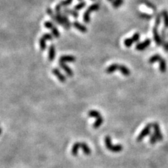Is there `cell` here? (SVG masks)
I'll use <instances>...</instances> for the list:
<instances>
[{
    "label": "cell",
    "instance_id": "obj_11",
    "mask_svg": "<svg viewBox=\"0 0 168 168\" xmlns=\"http://www.w3.org/2000/svg\"><path fill=\"white\" fill-rule=\"evenodd\" d=\"M151 39H146L144 41H142V42L137 43V44L136 45L135 49H136V50H137V51H144V49H147V48H148L149 46L151 45Z\"/></svg>",
    "mask_w": 168,
    "mask_h": 168
},
{
    "label": "cell",
    "instance_id": "obj_10",
    "mask_svg": "<svg viewBox=\"0 0 168 168\" xmlns=\"http://www.w3.org/2000/svg\"><path fill=\"white\" fill-rule=\"evenodd\" d=\"M157 27H153V39L155 42L157 46H161L162 45V39H161V36L159 34L158 30Z\"/></svg>",
    "mask_w": 168,
    "mask_h": 168
},
{
    "label": "cell",
    "instance_id": "obj_34",
    "mask_svg": "<svg viewBox=\"0 0 168 168\" xmlns=\"http://www.w3.org/2000/svg\"><path fill=\"white\" fill-rule=\"evenodd\" d=\"M91 1H94V0H91Z\"/></svg>",
    "mask_w": 168,
    "mask_h": 168
},
{
    "label": "cell",
    "instance_id": "obj_4",
    "mask_svg": "<svg viewBox=\"0 0 168 168\" xmlns=\"http://www.w3.org/2000/svg\"><path fill=\"white\" fill-rule=\"evenodd\" d=\"M105 146L108 150L113 153H119L123 150V146L121 144L114 145L111 143V139L109 136H107L105 138Z\"/></svg>",
    "mask_w": 168,
    "mask_h": 168
},
{
    "label": "cell",
    "instance_id": "obj_27",
    "mask_svg": "<svg viewBox=\"0 0 168 168\" xmlns=\"http://www.w3.org/2000/svg\"><path fill=\"white\" fill-rule=\"evenodd\" d=\"M86 6V1H81L80 3H78V4H76L74 7V10L76 11H79V10L82 9L83 8H84Z\"/></svg>",
    "mask_w": 168,
    "mask_h": 168
},
{
    "label": "cell",
    "instance_id": "obj_14",
    "mask_svg": "<svg viewBox=\"0 0 168 168\" xmlns=\"http://www.w3.org/2000/svg\"><path fill=\"white\" fill-rule=\"evenodd\" d=\"M76 61V57L73 55H63L60 57L59 62L60 63H74Z\"/></svg>",
    "mask_w": 168,
    "mask_h": 168
},
{
    "label": "cell",
    "instance_id": "obj_26",
    "mask_svg": "<svg viewBox=\"0 0 168 168\" xmlns=\"http://www.w3.org/2000/svg\"><path fill=\"white\" fill-rule=\"evenodd\" d=\"M149 136H150V138H149V142H150L151 144H154L158 142V140L156 135L154 134V132L149 134Z\"/></svg>",
    "mask_w": 168,
    "mask_h": 168
},
{
    "label": "cell",
    "instance_id": "obj_21",
    "mask_svg": "<svg viewBox=\"0 0 168 168\" xmlns=\"http://www.w3.org/2000/svg\"><path fill=\"white\" fill-rule=\"evenodd\" d=\"M161 14L164 20V26H165V28H168V11L167 10H163V11H162Z\"/></svg>",
    "mask_w": 168,
    "mask_h": 168
},
{
    "label": "cell",
    "instance_id": "obj_19",
    "mask_svg": "<svg viewBox=\"0 0 168 168\" xmlns=\"http://www.w3.org/2000/svg\"><path fill=\"white\" fill-rule=\"evenodd\" d=\"M140 2L143 4H144L146 7L149 8V9H152L153 11H156V9H157L156 7H155V6L153 4L152 2H151L150 1H149V0H140Z\"/></svg>",
    "mask_w": 168,
    "mask_h": 168
},
{
    "label": "cell",
    "instance_id": "obj_5",
    "mask_svg": "<svg viewBox=\"0 0 168 168\" xmlns=\"http://www.w3.org/2000/svg\"><path fill=\"white\" fill-rule=\"evenodd\" d=\"M99 9V4H93L91 6H90L88 8V9L86 10V12L84 13V16H83V20H84V22L86 23H89L90 22V13H92L93 11H96Z\"/></svg>",
    "mask_w": 168,
    "mask_h": 168
},
{
    "label": "cell",
    "instance_id": "obj_17",
    "mask_svg": "<svg viewBox=\"0 0 168 168\" xmlns=\"http://www.w3.org/2000/svg\"><path fill=\"white\" fill-rule=\"evenodd\" d=\"M63 12L66 14H67V15L73 16L74 18H77L78 16H79V13H78L76 10L69 9V8H65V9H63Z\"/></svg>",
    "mask_w": 168,
    "mask_h": 168
},
{
    "label": "cell",
    "instance_id": "obj_7",
    "mask_svg": "<svg viewBox=\"0 0 168 168\" xmlns=\"http://www.w3.org/2000/svg\"><path fill=\"white\" fill-rule=\"evenodd\" d=\"M151 128H153V124H151V123L147 124V125L144 128V129L142 130V132H140V134L138 135L137 138V141L138 142H142V141L143 140V139H144V137H146V136L149 135V134H150V132H151Z\"/></svg>",
    "mask_w": 168,
    "mask_h": 168
},
{
    "label": "cell",
    "instance_id": "obj_20",
    "mask_svg": "<svg viewBox=\"0 0 168 168\" xmlns=\"http://www.w3.org/2000/svg\"><path fill=\"white\" fill-rule=\"evenodd\" d=\"M159 68L160 71H161L162 73H164V72H165L166 70H167V64H166V61L164 58H161V60L159 61Z\"/></svg>",
    "mask_w": 168,
    "mask_h": 168
},
{
    "label": "cell",
    "instance_id": "obj_6",
    "mask_svg": "<svg viewBox=\"0 0 168 168\" xmlns=\"http://www.w3.org/2000/svg\"><path fill=\"white\" fill-rule=\"evenodd\" d=\"M53 35L50 33H46L39 39V46L41 51H44L46 49V41L53 40Z\"/></svg>",
    "mask_w": 168,
    "mask_h": 168
},
{
    "label": "cell",
    "instance_id": "obj_13",
    "mask_svg": "<svg viewBox=\"0 0 168 168\" xmlns=\"http://www.w3.org/2000/svg\"><path fill=\"white\" fill-rule=\"evenodd\" d=\"M52 73H53V75H55L56 77L57 78V79L62 83L65 82L66 80H67L66 76L64 75L63 74H62L61 72L57 68H54V69L52 70Z\"/></svg>",
    "mask_w": 168,
    "mask_h": 168
},
{
    "label": "cell",
    "instance_id": "obj_28",
    "mask_svg": "<svg viewBox=\"0 0 168 168\" xmlns=\"http://www.w3.org/2000/svg\"><path fill=\"white\" fill-rule=\"evenodd\" d=\"M165 29L166 28H163V29H162V30H161V39H162V46H163L166 43V41H165V39H166Z\"/></svg>",
    "mask_w": 168,
    "mask_h": 168
},
{
    "label": "cell",
    "instance_id": "obj_1",
    "mask_svg": "<svg viewBox=\"0 0 168 168\" xmlns=\"http://www.w3.org/2000/svg\"><path fill=\"white\" fill-rule=\"evenodd\" d=\"M116 70H119L121 72V74L125 76H130V70L126 67V66L123 65H121V64H117V63H113L112 65H109L107 69H106L105 72L107 74H112L113 72H114Z\"/></svg>",
    "mask_w": 168,
    "mask_h": 168
},
{
    "label": "cell",
    "instance_id": "obj_22",
    "mask_svg": "<svg viewBox=\"0 0 168 168\" xmlns=\"http://www.w3.org/2000/svg\"><path fill=\"white\" fill-rule=\"evenodd\" d=\"M161 58L162 57H161V55H159V54H155V55L151 56L150 58H149V63L150 64L155 63H156V62H159L161 60Z\"/></svg>",
    "mask_w": 168,
    "mask_h": 168
},
{
    "label": "cell",
    "instance_id": "obj_15",
    "mask_svg": "<svg viewBox=\"0 0 168 168\" xmlns=\"http://www.w3.org/2000/svg\"><path fill=\"white\" fill-rule=\"evenodd\" d=\"M59 65L64 71L66 72V74H67V76H74V72L72 71L71 68L69 67V66H67L65 63H60L59 62Z\"/></svg>",
    "mask_w": 168,
    "mask_h": 168
},
{
    "label": "cell",
    "instance_id": "obj_24",
    "mask_svg": "<svg viewBox=\"0 0 168 168\" xmlns=\"http://www.w3.org/2000/svg\"><path fill=\"white\" fill-rule=\"evenodd\" d=\"M161 19H162V14L157 13L155 16V27L158 28L160 25L161 23Z\"/></svg>",
    "mask_w": 168,
    "mask_h": 168
},
{
    "label": "cell",
    "instance_id": "obj_8",
    "mask_svg": "<svg viewBox=\"0 0 168 168\" xmlns=\"http://www.w3.org/2000/svg\"><path fill=\"white\" fill-rule=\"evenodd\" d=\"M140 39V34H139L138 32H136L132 35V37H130V38H127L124 40V45L125 46V47L130 48L132 46L134 43L138 42Z\"/></svg>",
    "mask_w": 168,
    "mask_h": 168
},
{
    "label": "cell",
    "instance_id": "obj_31",
    "mask_svg": "<svg viewBox=\"0 0 168 168\" xmlns=\"http://www.w3.org/2000/svg\"><path fill=\"white\" fill-rule=\"evenodd\" d=\"M116 1L120 4V5H121V6L122 4H123V2H124L123 0H116Z\"/></svg>",
    "mask_w": 168,
    "mask_h": 168
},
{
    "label": "cell",
    "instance_id": "obj_30",
    "mask_svg": "<svg viewBox=\"0 0 168 168\" xmlns=\"http://www.w3.org/2000/svg\"><path fill=\"white\" fill-rule=\"evenodd\" d=\"M163 47H164V50H165V52H168V42H166L165 44L163 45Z\"/></svg>",
    "mask_w": 168,
    "mask_h": 168
},
{
    "label": "cell",
    "instance_id": "obj_16",
    "mask_svg": "<svg viewBox=\"0 0 168 168\" xmlns=\"http://www.w3.org/2000/svg\"><path fill=\"white\" fill-rule=\"evenodd\" d=\"M73 26L76 29V30H78V31H80V32H81L85 33L88 31V29H87V28L84 25L80 23L79 22L76 21V20L73 22Z\"/></svg>",
    "mask_w": 168,
    "mask_h": 168
},
{
    "label": "cell",
    "instance_id": "obj_9",
    "mask_svg": "<svg viewBox=\"0 0 168 168\" xmlns=\"http://www.w3.org/2000/svg\"><path fill=\"white\" fill-rule=\"evenodd\" d=\"M44 27L46 28L49 30H51L52 31V34L56 38H58L60 36V34L59 30H57V27H55L53 23L51 21H46L44 22Z\"/></svg>",
    "mask_w": 168,
    "mask_h": 168
},
{
    "label": "cell",
    "instance_id": "obj_29",
    "mask_svg": "<svg viewBox=\"0 0 168 168\" xmlns=\"http://www.w3.org/2000/svg\"><path fill=\"white\" fill-rule=\"evenodd\" d=\"M72 1H73V0H63V1H62L59 3V4L60 5L61 7H67V6H69L72 3Z\"/></svg>",
    "mask_w": 168,
    "mask_h": 168
},
{
    "label": "cell",
    "instance_id": "obj_18",
    "mask_svg": "<svg viewBox=\"0 0 168 168\" xmlns=\"http://www.w3.org/2000/svg\"><path fill=\"white\" fill-rule=\"evenodd\" d=\"M55 57V48L53 44L50 46L49 49V60L50 61H53Z\"/></svg>",
    "mask_w": 168,
    "mask_h": 168
},
{
    "label": "cell",
    "instance_id": "obj_32",
    "mask_svg": "<svg viewBox=\"0 0 168 168\" xmlns=\"http://www.w3.org/2000/svg\"><path fill=\"white\" fill-rule=\"evenodd\" d=\"M108 1H109V2H111V3L112 4V3H113V1H115V0H108Z\"/></svg>",
    "mask_w": 168,
    "mask_h": 168
},
{
    "label": "cell",
    "instance_id": "obj_3",
    "mask_svg": "<svg viewBox=\"0 0 168 168\" xmlns=\"http://www.w3.org/2000/svg\"><path fill=\"white\" fill-rule=\"evenodd\" d=\"M88 116L94 118L96 120H95V123H93V128H98L99 126L102 125V124L103 123V118L102 116L101 115V113H99L98 111L97 110H90V111H88Z\"/></svg>",
    "mask_w": 168,
    "mask_h": 168
},
{
    "label": "cell",
    "instance_id": "obj_23",
    "mask_svg": "<svg viewBox=\"0 0 168 168\" xmlns=\"http://www.w3.org/2000/svg\"><path fill=\"white\" fill-rule=\"evenodd\" d=\"M46 12H47L48 15L50 16V17L53 19V21L55 22V23L57 24V17H56V14L54 13L53 10H52L51 8H48V9H46Z\"/></svg>",
    "mask_w": 168,
    "mask_h": 168
},
{
    "label": "cell",
    "instance_id": "obj_33",
    "mask_svg": "<svg viewBox=\"0 0 168 168\" xmlns=\"http://www.w3.org/2000/svg\"><path fill=\"white\" fill-rule=\"evenodd\" d=\"M78 1H82V0H78Z\"/></svg>",
    "mask_w": 168,
    "mask_h": 168
},
{
    "label": "cell",
    "instance_id": "obj_25",
    "mask_svg": "<svg viewBox=\"0 0 168 168\" xmlns=\"http://www.w3.org/2000/svg\"><path fill=\"white\" fill-rule=\"evenodd\" d=\"M139 16L140 18H143V19H146V20H151L153 18V15H151V14L149 13H139Z\"/></svg>",
    "mask_w": 168,
    "mask_h": 168
},
{
    "label": "cell",
    "instance_id": "obj_2",
    "mask_svg": "<svg viewBox=\"0 0 168 168\" xmlns=\"http://www.w3.org/2000/svg\"><path fill=\"white\" fill-rule=\"evenodd\" d=\"M82 149L83 152L84 153V154L87 155L91 154V149L90 147L88 146V144L85 142H76L75 144L73 145L72 146V150H71V153L72 155L76 156L77 155L78 149Z\"/></svg>",
    "mask_w": 168,
    "mask_h": 168
},
{
    "label": "cell",
    "instance_id": "obj_12",
    "mask_svg": "<svg viewBox=\"0 0 168 168\" xmlns=\"http://www.w3.org/2000/svg\"><path fill=\"white\" fill-rule=\"evenodd\" d=\"M153 130H154V134H155V135H156L157 138H158V140L159 142H161V141H163V134H162V132L161 131V128H160L159 124L156 123V122L153 123Z\"/></svg>",
    "mask_w": 168,
    "mask_h": 168
}]
</instances>
